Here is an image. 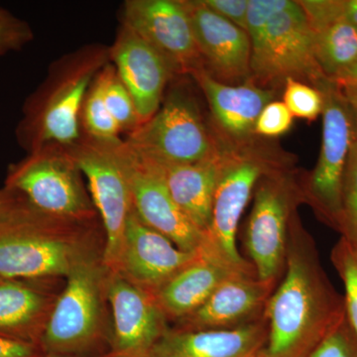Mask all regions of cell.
I'll return each mask as SVG.
<instances>
[{
	"label": "cell",
	"instance_id": "6da1fadb",
	"mask_svg": "<svg viewBox=\"0 0 357 357\" xmlns=\"http://www.w3.org/2000/svg\"><path fill=\"white\" fill-rule=\"evenodd\" d=\"M265 317L268 338L260 357H307L347 317L344 298L326 276L298 213L289 230L285 271Z\"/></svg>",
	"mask_w": 357,
	"mask_h": 357
},
{
	"label": "cell",
	"instance_id": "7a4b0ae2",
	"mask_svg": "<svg viewBox=\"0 0 357 357\" xmlns=\"http://www.w3.org/2000/svg\"><path fill=\"white\" fill-rule=\"evenodd\" d=\"M105 243L100 218L77 222L51 217L27 201L0 225V278L65 279L81 256Z\"/></svg>",
	"mask_w": 357,
	"mask_h": 357
},
{
	"label": "cell",
	"instance_id": "3957f363",
	"mask_svg": "<svg viewBox=\"0 0 357 357\" xmlns=\"http://www.w3.org/2000/svg\"><path fill=\"white\" fill-rule=\"evenodd\" d=\"M109 60V47L89 44L59 59L23 107L16 137L26 151L72 147L84 137L81 114L93 79Z\"/></svg>",
	"mask_w": 357,
	"mask_h": 357
},
{
	"label": "cell",
	"instance_id": "277c9868",
	"mask_svg": "<svg viewBox=\"0 0 357 357\" xmlns=\"http://www.w3.org/2000/svg\"><path fill=\"white\" fill-rule=\"evenodd\" d=\"M105 248L81 256L65 278L40 340L44 356L107 357L112 340L109 299L110 270Z\"/></svg>",
	"mask_w": 357,
	"mask_h": 357
},
{
	"label": "cell",
	"instance_id": "5b68a950",
	"mask_svg": "<svg viewBox=\"0 0 357 357\" xmlns=\"http://www.w3.org/2000/svg\"><path fill=\"white\" fill-rule=\"evenodd\" d=\"M84 178L69 148L51 144L11 164L4 187L20 192L51 217L89 222L100 217Z\"/></svg>",
	"mask_w": 357,
	"mask_h": 357
},
{
	"label": "cell",
	"instance_id": "8992f818",
	"mask_svg": "<svg viewBox=\"0 0 357 357\" xmlns=\"http://www.w3.org/2000/svg\"><path fill=\"white\" fill-rule=\"evenodd\" d=\"M249 146L227 145L218 178L210 227L204 234L202 255L238 273L255 274L253 265L241 255L236 245L237 229L258 181L278 164L259 156Z\"/></svg>",
	"mask_w": 357,
	"mask_h": 357
},
{
	"label": "cell",
	"instance_id": "52a82bcc",
	"mask_svg": "<svg viewBox=\"0 0 357 357\" xmlns=\"http://www.w3.org/2000/svg\"><path fill=\"white\" fill-rule=\"evenodd\" d=\"M253 195L243 244L258 278L278 284L285 271L291 222L305 203L302 183L279 167L258 181Z\"/></svg>",
	"mask_w": 357,
	"mask_h": 357
},
{
	"label": "cell",
	"instance_id": "ba28073f",
	"mask_svg": "<svg viewBox=\"0 0 357 357\" xmlns=\"http://www.w3.org/2000/svg\"><path fill=\"white\" fill-rule=\"evenodd\" d=\"M324 98L323 136L318 163L302 183L305 203L340 232L345 167L356 137L354 114L337 84L323 77L314 84Z\"/></svg>",
	"mask_w": 357,
	"mask_h": 357
},
{
	"label": "cell",
	"instance_id": "9c48e42d",
	"mask_svg": "<svg viewBox=\"0 0 357 357\" xmlns=\"http://www.w3.org/2000/svg\"><path fill=\"white\" fill-rule=\"evenodd\" d=\"M124 141L141 156L165 164L203 161L225 144L208 128L198 103L182 89H172L157 114Z\"/></svg>",
	"mask_w": 357,
	"mask_h": 357
},
{
	"label": "cell",
	"instance_id": "30bf717a",
	"mask_svg": "<svg viewBox=\"0 0 357 357\" xmlns=\"http://www.w3.org/2000/svg\"><path fill=\"white\" fill-rule=\"evenodd\" d=\"M314 31L297 1L275 14L262 34L251 41L248 83L273 91L287 79L314 86L326 77L314 57Z\"/></svg>",
	"mask_w": 357,
	"mask_h": 357
},
{
	"label": "cell",
	"instance_id": "8fae6325",
	"mask_svg": "<svg viewBox=\"0 0 357 357\" xmlns=\"http://www.w3.org/2000/svg\"><path fill=\"white\" fill-rule=\"evenodd\" d=\"M84 177L105 231L103 262L115 270L121 256L129 215L133 211L128 178L112 151L110 143L84 136L69 147Z\"/></svg>",
	"mask_w": 357,
	"mask_h": 357
},
{
	"label": "cell",
	"instance_id": "7c38bea8",
	"mask_svg": "<svg viewBox=\"0 0 357 357\" xmlns=\"http://www.w3.org/2000/svg\"><path fill=\"white\" fill-rule=\"evenodd\" d=\"M110 146L128 178L136 215L181 250L198 252L204 234L174 202L158 166L131 149L124 140L110 143Z\"/></svg>",
	"mask_w": 357,
	"mask_h": 357
},
{
	"label": "cell",
	"instance_id": "4fadbf2b",
	"mask_svg": "<svg viewBox=\"0 0 357 357\" xmlns=\"http://www.w3.org/2000/svg\"><path fill=\"white\" fill-rule=\"evenodd\" d=\"M121 24L156 49L175 75L192 77L204 69L183 0H128Z\"/></svg>",
	"mask_w": 357,
	"mask_h": 357
},
{
	"label": "cell",
	"instance_id": "5bb4252c",
	"mask_svg": "<svg viewBox=\"0 0 357 357\" xmlns=\"http://www.w3.org/2000/svg\"><path fill=\"white\" fill-rule=\"evenodd\" d=\"M109 299L112 332L107 357H151L171 328L154 294L110 270Z\"/></svg>",
	"mask_w": 357,
	"mask_h": 357
},
{
	"label": "cell",
	"instance_id": "9a60e30c",
	"mask_svg": "<svg viewBox=\"0 0 357 357\" xmlns=\"http://www.w3.org/2000/svg\"><path fill=\"white\" fill-rule=\"evenodd\" d=\"M110 63L132 96L140 126L157 114L167 84L176 76L161 54L128 26L121 24L109 47Z\"/></svg>",
	"mask_w": 357,
	"mask_h": 357
},
{
	"label": "cell",
	"instance_id": "2e32d148",
	"mask_svg": "<svg viewBox=\"0 0 357 357\" xmlns=\"http://www.w3.org/2000/svg\"><path fill=\"white\" fill-rule=\"evenodd\" d=\"M183 1L206 72L222 84L248 83L251 41L248 32L213 13L202 0Z\"/></svg>",
	"mask_w": 357,
	"mask_h": 357
},
{
	"label": "cell",
	"instance_id": "e0dca14e",
	"mask_svg": "<svg viewBox=\"0 0 357 357\" xmlns=\"http://www.w3.org/2000/svg\"><path fill=\"white\" fill-rule=\"evenodd\" d=\"M199 255V251L185 252L178 249L170 239L145 225L133 210L129 215L121 256L114 271L155 295Z\"/></svg>",
	"mask_w": 357,
	"mask_h": 357
},
{
	"label": "cell",
	"instance_id": "ac0fdd59",
	"mask_svg": "<svg viewBox=\"0 0 357 357\" xmlns=\"http://www.w3.org/2000/svg\"><path fill=\"white\" fill-rule=\"evenodd\" d=\"M277 285L260 280L255 274H232L203 306L171 328L178 331L225 330L258 321L265 316L268 301Z\"/></svg>",
	"mask_w": 357,
	"mask_h": 357
},
{
	"label": "cell",
	"instance_id": "d6986e66",
	"mask_svg": "<svg viewBox=\"0 0 357 357\" xmlns=\"http://www.w3.org/2000/svg\"><path fill=\"white\" fill-rule=\"evenodd\" d=\"M203 91L215 126L223 141L234 146H249L255 135L258 116L268 103L273 102L276 91L251 83L231 86L218 82L202 69L192 75Z\"/></svg>",
	"mask_w": 357,
	"mask_h": 357
},
{
	"label": "cell",
	"instance_id": "ffe728a7",
	"mask_svg": "<svg viewBox=\"0 0 357 357\" xmlns=\"http://www.w3.org/2000/svg\"><path fill=\"white\" fill-rule=\"evenodd\" d=\"M65 279L0 282V337L38 345Z\"/></svg>",
	"mask_w": 357,
	"mask_h": 357
},
{
	"label": "cell",
	"instance_id": "44dd1931",
	"mask_svg": "<svg viewBox=\"0 0 357 357\" xmlns=\"http://www.w3.org/2000/svg\"><path fill=\"white\" fill-rule=\"evenodd\" d=\"M268 338L266 317L225 330L178 331L169 328L151 357H256Z\"/></svg>",
	"mask_w": 357,
	"mask_h": 357
},
{
	"label": "cell",
	"instance_id": "7402d4cb",
	"mask_svg": "<svg viewBox=\"0 0 357 357\" xmlns=\"http://www.w3.org/2000/svg\"><path fill=\"white\" fill-rule=\"evenodd\" d=\"M227 145L215 156L196 163L165 164L151 160L161 171L174 202L203 234L210 227L213 196Z\"/></svg>",
	"mask_w": 357,
	"mask_h": 357
},
{
	"label": "cell",
	"instance_id": "603a6c76",
	"mask_svg": "<svg viewBox=\"0 0 357 357\" xmlns=\"http://www.w3.org/2000/svg\"><path fill=\"white\" fill-rule=\"evenodd\" d=\"M234 273L238 272L199 252V257L164 284L155 297L169 323L175 324L203 306L218 286Z\"/></svg>",
	"mask_w": 357,
	"mask_h": 357
},
{
	"label": "cell",
	"instance_id": "cb8c5ba5",
	"mask_svg": "<svg viewBox=\"0 0 357 357\" xmlns=\"http://www.w3.org/2000/svg\"><path fill=\"white\" fill-rule=\"evenodd\" d=\"M314 34V57L328 79L337 77L357 60V27L337 21Z\"/></svg>",
	"mask_w": 357,
	"mask_h": 357
},
{
	"label": "cell",
	"instance_id": "d4e9b609",
	"mask_svg": "<svg viewBox=\"0 0 357 357\" xmlns=\"http://www.w3.org/2000/svg\"><path fill=\"white\" fill-rule=\"evenodd\" d=\"M102 70L93 79L84 98L81 114L82 129L84 136L89 139L102 143L119 142L122 132L105 105Z\"/></svg>",
	"mask_w": 357,
	"mask_h": 357
},
{
	"label": "cell",
	"instance_id": "484cf974",
	"mask_svg": "<svg viewBox=\"0 0 357 357\" xmlns=\"http://www.w3.org/2000/svg\"><path fill=\"white\" fill-rule=\"evenodd\" d=\"M103 95L107 109L121 132H133L140 126L135 105L128 89L122 84L116 70L109 63L102 70Z\"/></svg>",
	"mask_w": 357,
	"mask_h": 357
},
{
	"label": "cell",
	"instance_id": "4316f807",
	"mask_svg": "<svg viewBox=\"0 0 357 357\" xmlns=\"http://www.w3.org/2000/svg\"><path fill=\"white\" fill-rule=\"evenodd\" d=\"M331 258L344 282L345 314L357 337V248L340 237L333 248Z\"/></svg>",
	"mask_w": 357,
	"mask_h": 357
},
{
	"label": "cell",
	"instance_id": "83f0119b",
	"mask_svg": "<svg viewBox=\"0 0 357 357\" xmlns=\"http://www.w3.org/2000/svg\"><path fill=\"white\" fill-rule=\"evenodd\" d=\"M340 234L357 248V136L352 143L345 167Z\"/></svg>",
	"mask_w": 357,
	"mask_h": 357
},
{
	"label": "cell",
	"instance_id": "f1b7e54d",
	"mask_svg": "<svg viewBox=\"0 0 357 357\" xmlns=\"http://www.w3.org/2000/svg\"><path fill=\"white\" fill-rule=\"evenodd\" d=\"M284 88L283 102L294 117L314 121L323 114L324 98L318 89L294 79H286Z\"/></svg>",
	"mask_w": 357,
	"mask_h": 357
},
{
	"label": "cell",
	"instance_id": "f546056e",
	"mask_svg": "<svg viewBox=\"0 0 357 357\" xmlns=\"http://www.w3.org/2000/svg\"><path fill=\"white\" fill-rule=\"evenodd\" d=\"M307 357H357V337L347 317Z\"/></svg>",
	"mask_w": 357,
	"mask_h": 357
},
{
	"label": "cell",
	"instance_id": "4dcf8cb0",
	"mask_svg": "<svg viewBox=\"0 0 357 357\" xmlns=\"http://www.w3.org/2000/svg\"><path fill=\"white\" fill-rule=\"evenodd\" d=\"M34 38L32 28L26 21L0 8V56L20 51Z\"/></svg>",
	"mask_w": 357,
	"mask_h": 357
},
{
	"label": "cell",
	"instance_id": "1f68e13d",
	"mask_svg": "<svg viewBox=\"0 0 357 357\" xmlns=\"http://www.w3.org/2000/svg\"><path fill=\"white\" fill-rule=\"evenodd\" d=\"M295 4L291 0H249L246 32L250 41L262 34L275 14L288 10Z\"/></svg>",
	"mask_w": 357,
	"mask_h": 357
},
{
	"label": "cell",
	"instance_id": "d6a6232c",
	"mask_svg": "<svg viewBox=\"0 0 357 357\" xmlns=\"http://www.w3.org/2000/svg\"><path fill=\"white\" fill-rule=\"evenodd\" d=\"M294 116L285 103L273 100L268 103L255 123V135L263 137H279L292 128Z\"/></svg>",
	"mask_w": 357,
	"mask_h": 357
},
{
	"label": "cell",
	"instance_id": "836d02e7",
	"mask_svg": "<svg viewBox=\"0 0 357 357\" xmlns=\"http://www.w3.org/2000/svg\"><path fill=\"white\" fill-rule=\"evenodd\" d=\"M307 22L316 32L342 20V0H302L297 1Z\"/></svg>",
	"mask_w": 357,
	"mask_h": 357
},
{
	"label": "cell",
	"instance_id": "e575fe53",
	"mask_svg": "<svg viewBox=\"0 0 357 357\" xmlns=\"http://www.w3.org/2000/svg\"><path fill=\"white\" fill-rule=\"evenodd\" d=\"M204 6L220 17L246 31L249 0H202Z\"/></svg>",
	"mask_w": 357,
	"mask_h": 357
},
{
	"label": "cell",
	"instance_id": "d590c367",
	"mask_svg": "<svg viewBox=\"0 0 357 357\" xmlns=\"http://www.w3.org/2000/svg\"><path fill=\"white\" fill-rule=\"evenodd\" d=\"M44 356L38 345L0 337V357H40Z\"/></svg>",
	"mask_w": 357,
	"mask_h": 357
},
{
	"label": "cell",
	"instance_id": "8d00e7d4",
	"mask_svg": "<svg viewBox=\"0 0 357 357\" xmlns=\"http://www.w3.org/2000/svg\"><path fill=\"white\" fill-rule=\"evenodd\" d=\"M27 199L20 192L3 187L0 189V225L13 217Z\"/></svg>",
	"mask_w": 357,
	"mask_h": 357
},
{
	"label": "cell",
	"instance_id": "74e56055",
	"mask_svg": "<svg viewBox=\"0 0 357 357\" xmlns=\"http://www.w3.org/2000/svg\"><path fill=\"white\" fill-rule=\"evenodd\" d=\"M340 91H357V60L337 77L331 79Z\"/></svg>",
	"mask_w": 357,
	"mask_h": 357
},
{
	"label": "cell",
	"instance_id": "f35d334b",
	"mask_svg": "<svg viewBox=\"0 0 357 357\" xmlns=\"http://www.w3.org/2000/svg\"><path fill=\"white\" fill-rule=\"evenodd\" d=\"M342 20L357 27V0H342Z\"/></svg>",
	"mask_w": 357,
	"mask_h": 357
},
{
	"label": "cell",
	"instance_id": "ab89813d",
	"mask_svg": "<svg viewBox=\"0 0 357 357\" xmlns=\"http://www.w3.org/2000/svg\"><path fill=\"white\" fill-rule=\"evenodd\" d=\"M342 93H344L345 98H347V102H349V107H351L352 110V114H354L357 136V91H342Z\"/></svg>",
	"mask_w": 357,
	"mask_h": 357
},
{
	"label": "cell",
	"instance_id": "60d3db41",
	"mask_svg": "<svg viewBox=\"0 0 357 357\" xmlns=\"http://www.w3.org/2000/svg\"><path fill=\"white\" fill-rule=\"evenodd\" d=\"M40 357H69V356H42Z\"/></svg>",
	"mask_w": 357,
	"mask_h": 357
},
{
	"label": "cell",
	"instance_id": "b9f144b4",
	"mask_svg": "<svg viewBox=\"0 0 357 357\" xmlns=\"http://www.w3.org/2000/svg\"><path fill=\"white\" fill-rule=\"evenodd\" d=\"M4 279L0 278V282L3 281Z\"/></svg>",
	"mask_w": 357,
	"mask_h": 357
},
{
	"label": "cell",
	"instance_id": "7bdbcfd3",
	"mask_svg": "<svg viewBox=\"0 0 357 357\" xmlns=\"http://www.w3.org/2000/svg\"><path fill=\"white\" fill-rule=\"evenodd\" d=\"M256 357H260V356H259V354H258V356H256Z\"/></svg>",
	"mask_w": 357,
	"mask_h": 357
}]
</instances>
